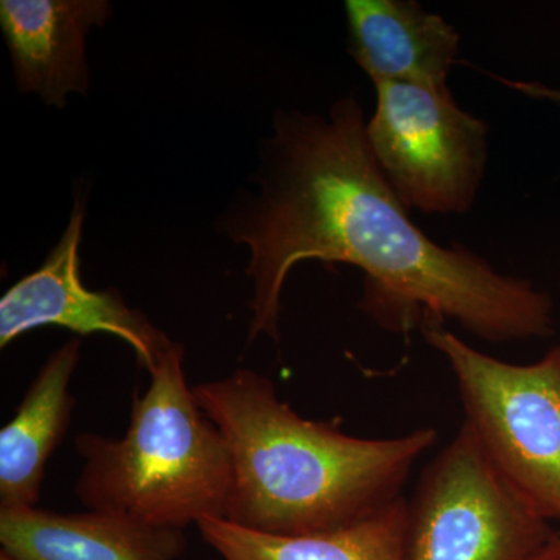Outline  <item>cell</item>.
<instances>
[{
	"label": "cell",
	"mask_w": 560,
	"mask_h": 560,
	"mask_svg": "<svg viewBox=\"0 0 560 560\" xmlns=\"http://www.w3.org/2000/svg\"><path fill=\"white\" fill-rule=\"evenodd\" d=\"M366 124L355 95L327 116H276L260 194L221 219L231 241L249 248V341H279L283 285L304 260L363 270L361 308L386 329L408 330L431 315L490 342L551 337L555 304L545 291L464 246L438 245L412 223L375 161Z\"/></svg>",
	"instance_id": "1"
},
{
	"label": "cell",
	"mask_w": 560,
	"mask_h": 560,
	"mask_svg": "<svg viewBox=\"0 0 560 560\" xmlns=\"http://www.w3.org/2000/svg\"><path fill=\"white\" fill-rule=\"evenodd\" d=\"M195 396L231 452L224 518L257 533L305 536L372 517L401 499L438 441L431 427L386 440L350 436L337 422L302 418L270 378L249 370L201 383Z\"/></svg>",
	"instance_id": "2"
},
{
	"label": "cell",
	"mask_w": 560,
	"mask_h": 560,
	"mask_svg": "<svg viewBox=\"0 0 560 560\" xmlns=\"http://www.w3.org/2000/svg\"><path fill=\"white\" fill-rule=\"evenodd\" d=\"M149 372V389L132 399L124 436L77 438L84 459L77 497L90 511L151 528L183 530L226 517L234 480L230 447L189 388L183 346L173 341Z\"/></svg>",
	"instance_id": "3"
},
{
	"label": "cell",
	"mask_w": 560,
	"mask_h": 560,
	"mask_svg": "<svg viewBox=\"0 0 560 560\" xmlns=\"http://www.w3.org/2000/svg\"><path fill=\"white\" fill-rule=\"evenodd\" d=\"M442 323L425 315L420 330L455 375L464 423L529 506L560 522V346L534 363H504Z\"/></svg>",
	"instance_id": "4"
},
{
	"label": "cell",
	"mask_w": 560,
	"mask_h": 560,
	"mask_svg": "<svg viewBox=\"0 0 560 560\" xmlns=\"http://www.w3.org/2000/svg\"><path fill=\"white\" fill-rule=\"evenodd\" d=\"M555 534L463 423L407 503L401 560H537Z\"/></svg>",
	"instance_id": "5"
},
{
	"label": "cell",
	"mask_w": 560,
	"mask_h": 560,
	"mask_svg": "<svg viewBox=\"0 0 560 560\" xmlns=\"http://www.w3.org/2000/svg\"><path fill=\"white\" fill-rule=\"evenodd\" d=\"M368 139L407 209L469 212L488 161V124L460 108L451 90L411 83L375 86Z\"/></svg>",
	"instance_id": "6"
},
{
	"label": "cell",
	"mask_w": 560,
	"mask_h": 560,
	"mask_svg": "<svg viewBox=\"0 0 560 560\" xmlns=\"http://www.w3.org/2000/svg\"><path fill=\"white\" fill-rule=\"evenodd\" d=\"M83 200L73 206L68 228L38 268L18 280L0 300V348L27 331L58 326L86 337L105 334L127 342L139 363L150 371L172 346L143 313L128 307L119 291L90 290L80 275Z\"/></svg>",
	"instance_id": "7"
},
{
	"label": "cell",
	"mask_w": 560,
	"mask_h": 560,
	"mask_svg": "<svg viewBox=\"0 0 560 560\" xmlns=\"http://www.w3.org/2000/svg\"><path fill=\"white\" fill-rule=\"evenodd\" d=\"M110 13L105 0H2L0 25L22 94H39L58 108L70 92L86 94V36Z\"/></svg>",
	"instance_id": "8"
},
{
	"label": "cell",
	"mask_w": 560,
	"mask_h": 560,
	"mask_svg": "<svg viewBox=\"0 0 560 560\" xmlns=\"http://www.w3.org/2000/svg\"><path fill=\"white\" fill-rule=\"evenodd\" d=\"M349 50L374 86H447L459 35L411 0H348Z\"/></svg>",
	"instance_id": "9"
},
{
	"label": "cell",
	"mask_w": 560,
	"mask_h": 560,
	"mask_svg": "<svg viewBox=\"0 0 560 560\" xmlns=\"http://www.w3.org/2000/svg\"><path fill=\"white\" fill-rule=\"evenodd\" d=\"M184 550L183 530L109 512L0 510V560H178Z\"/></svg>",
	"instance_id": "10"
},
{
	"label": "cell",
	"mask_w": 560,
	"mask_h": 560,
	"mask_svg": "<svg viewBox=\"0 0 560 560\" xmlns=\"http://www.w3.org/2000/svg\"><path fill=\"white\" fill-rule=\"evenodd\" d=\"M79 338L55 350L0 430V510L36 508L51 453L72 419L70 382L80 360Z\"/></svg>",
	"instance_id": "11"
},
{
	"label": "cell",
	"mask_w": 560,
	"mask_h": 560,
	"mask_svg": "<svg viewBox=\"0 0 560 560\" xmlns=\"http://www.w3.org/2000/svg\"><path fill=\"white\" fill-rule=\"evenodd\" d=\"M407 503L401 497L364 521L305 536L257 533L226 518L197 526L223 560H401Z\"/></svg>",
	"instance_id": "12"
},
{
	"label": "cell",
	"mask_w": 560,
	"mask_h": 560,
	"mask_svg": "<svg viewBox=\"0 0 560 560\" xmlns=\"http://www.w3.org/2000/svg\"><path fill=\"white\" fill-rule=\"evenodd\" d=\"M501 83L512 88V90L521 91L522 94L528 95L530 98H537V101H548L558 103L560 105V90L555 88L545 86V84L537 83V81H511L503 80L495 77Z\"/></svg>",
	"instance_id": "13"
},
{
	"label": "cell",
	"mask_w": 560,
	"mask_h": 560,
	"mask_svg": "<svg viewBox=\"0 0 560 560\" xmlns=\"http://www.w3.org/2000/svg\"><path fill=\"white\" fill-rule=\"evenodd\" d=\"M537 560H560V533H556Z\"/></svg>",
	"instance_id": "14"
}]
</instances>
